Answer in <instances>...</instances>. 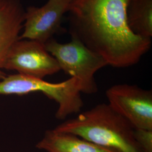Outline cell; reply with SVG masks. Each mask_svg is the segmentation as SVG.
I'll list each match as a JSON object with an SVG mask.
<instances>
[{"label":"cell","mask_w":152,"mask_h":152,"mask_svg":"<svg viewBox=\"0 0 152 152\" xmlns=\"http://www.w3.org/2000/svg\"><path fill=\"white\" fill-rule=\"evenodd\" d=\"M132 0H73L69 32L115 68L136 64L150 50L151 39L135 34L127 22Z\"/></svg>","instance_id":"6da1fadb"},{"label":"cell","mask_w":152,"mask_h":152,"mask_svg":"<svg viewBox=\"0 0 152 152\" xmlns=\"http://www.w3.org/2000/svg\"><path fill=\"white\" fill-rule=\"evenodd\" d=\"M55 131L79 136L114 152H142L134 137V129L108 104H99Z\"/></svg>","instance_id":"7a4b0ae2"},{"label":"cell","mask_w":152,"mask_h":152,"mask_svg":"<svg viewBox=\"0 0 152 152\" xmlns=\"http://www.w3.org/2000/svg\"><path fill=\"white\" fill-rule=\"evenodd\" d=\"M42 93L58 105L57 119L64 120L80 112L83 106L78 80L71 77L64 81L53 83L17 73L5 76L0 80V95H24L32 92Z\"/></svg>","instance_id":"3957f363"},{"label":"cell","mask_w":152,"mask_h":152,"mask_svg":"<svg viewBox=\"0 0 152 152\" xmlns=\"http://www.w3.org/2000/svg\"><path fill=\"white\" fill-rule=\"evenodd\" d=\"M71 38L66 44L59 43L51 38L45 44V48L57 61L60 70L78 80L81 92L95 94L98 88L94 75L108 63L78 38Z\"/></svg>","instance_id":"277c9868"},{"label":"cell","mask_w":152,"mask_h":152,"mask_svg":"<svg viewBox=\"0 0 152 152\" xmlns=\"http://www.w3.org/2000/svg\"><path fill=\"white\" fill-rule=\"evenodd\" d=\"M108 104L134 129L152 130V92L136 85H115L106 91Z\"/></svg>","instance_id":"5b68a950"},{"label":"cell","mask_w":152,"mask_h":152,"mask_svg":"<svg viewBox=\"0 0 152 152\" xmlns=\"http://www.w3.org/2000/svg\"><path fill=\"white\" fill-rule=\"evenodd\" d=\"M4 69L39 79L60 71L57 61L46 50L45 44L27 39H18L12 45Z\"/></svg>","instance_id":"8992f818"},{"label":"cell","mask_w":152,"mask_h":152,"mask_svg":"<svg viewBox=\"0 0 152 152\" xmlns=\"http://www.w3.org/2000/svg\"><path fill=\"white\" fill-rule=\"evenodd\" d=\"M73 0H49L41 7L31 6L25 11L24 30L19 39L45 44L61 28L64 15Z\"/></svg>","instance_id":"52a82bcc"},{"label":"cell","mask_w":152,"mask_h":152,"mask_svg":"<svg viewBox=\"0 0 152 152\" xmlns=\"http://www.w3.org/2000/svg\"><path fill=\"white\" fill-rule=\"evenodd\" d=\"M24 14L19 0H0V80L5 76L3 69L6 58L19 39Z\"/></svg>","instance_id":"ba28073f"},{"label":"cell","mask_w":152,"mask_h":152,"mask_svg":"<svg viewBox=\"0 0 152 152\" xmlns=\"http://www.w3.org/2000/svg\"><path fill=\"white\" fill-rule=\"evenodd\" d=\"M36 147L48 152H114L69 133L46 131Z\"/></svg>","instance_id":"9c48e42d"},{"label":"cell","mask_w":152,"mask_h":152,"mask_svg":"<svg viewBox=\"0 0 152 152\" xmlns=\"http://www.w3.org/2000/svg\"><path fill=\"white\" fill-rule=\"evenodd\" d=\"M128 25L135 34L152 37V0H132L127 8Z\"/></svg>","instance_id":"30bf717a"},{"label":"cell","mask_w":152,"mask_h":152,"mask_svg":"<svg viewBox=\"0 0 152 152\" xmlns=\"http://www.w3.org/2000/svg\"><path fill=\"white\" fill-rule=\"evenodd\" d=\"M134 134L142 152H152V130L134 129Z\"/></svg>","instance_id":"8fae6325"}]
</instances>
